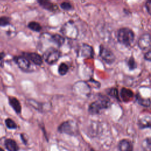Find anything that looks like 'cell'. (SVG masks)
<instances>
[{
  "label": "cell",
  "instance_id": "obj_31",
  "mask_svg": "<svg viewBox=\"0 0 151 151\" xmlns=\"http://www.w3.org/2000/svg\"><path fill=\"white\" fill-rule=\"evenodd\" d=\"M5 57V53L2 52H0V61H2L4 58Z\"/></svg>",
  "mask_w": 151,
  "mask_h": 151
},
{
  "label": "cell",
  "instance_id": "obj_29",
  "mask_svg": "<svg viewBox=\"0 0 151 151\" xmlns=\"http://www.w3.org/2000/svg\"><path fill=\"white\" fill-rule=\"evenodd\" d=\"M146 6H147V9L148 11H149V12L150 13V14H151V1L147 2V5H146Z\"/></svg>",
  "mask_w": 151,
  "mask_h": 151
},
{
  "label": "cell",
  "instance_id": "obj_26",
  "mask_svg": "<svg viewBox=\"0 0 151 151\" xmlns=\"http://www.w3.org/2000/svg\"><path fill=\"white\" fill-rule=\"evenodd\" d=\"M10 23V18L8 17H0V27L6 26Z\"/></svg>",
  "mask_w": 151,
  "mask_h": 151
},
{
  "label": "cell",
  "instance_id": "obj_11",
  "mask_svg": "<svg viewBox=\"0 0 151 151\" xmlns=\"http://www.w3.org/2000/svg\"><path fill=\"white\" fill-rule=\"evenodd\" d=\"M79 51L81 56L86 58H91L94 55L93 48L90 45L86 44H82Z\"/></svg>",
  "mask_w": 151,
  "mask_h": 151
},
{
  "label": "cell",
  "instance_id": "obj_5",
  "mask_svg": "<svg viewBox=\"0 0 151 151\" xmlns=\"http://www.w3.org/2000/svg\"><path fill=\"white\" fill-rule=\"evenodd\" d=\"M99 55L101 59L108 64H113L116 60V57L114 53L110 50L106 48L103 45L100 46Z\"/></svg>",
  "mask_w": 151,
  "mask_h": 151
},
{
  "label": "cell",
  "instance_id": "obj_4",
  "mask_svg": "<svg viewBox=\"0 0 151 151\" xmlns=\"http://www.w3.org/2000/svg\"><path fill=\"white\" fill-rule=\"evenodd\" d=\"M60 57V52L52 47L46 50L43 54V59L48 64H53L56 63Z\"/></svg>",
  "mask_w": 151,
  "mask_h": 151
},
{
  "label": "cell",
  "instance_id": "obj_24",
  "mask_svg": "<svg viewBox=\"0 0 151 151\" xmlns=\"http://www.w3.org/2000/svg\"><path fill=\"white\" fill-rule=\"evenodd\" d=\"M127 64L129 70H133L137 67V64L134 60V58L132 56L128 59Z\"/></svg>",
  "mask_w": 151,
  "mask_h": 151
},
{
  "label": "cell",
  "instance_id": "obj_32",
  "mask_svg": "<svg viewBox=\"0 0 151 151\" xmlns=\"http://www.w3.org/2000/svg\"><path fill=\"white\" fill-rule=\"evenodd\" d=\"M0 151H4V150L2 148H1V147H0Z\"/></svg>",
  "mask_w": 151,
  "mask_h": 151
},
{
  "label": "cell",
  "instance_id": "obj_10",
  "mask_svg": "<svg viewBox=\"0 0 151 151\" xmlns=\"http://www.w3.org/2000/svg\"><path fill=\"white\" fill-rule=\"evenodd\" d=\"M23 56L35 65H40L42 63L43 58L36 52H24L23 53Z\"/></svg>",
  "mask_w": 151,
  "mask_h": 151
},
{
  "label": "cell",
  "instance_id": "obj_2",
  "mask_svg": "<svg viewBox=\"0 0 151 151\" xmlns=\"http://www.w3.org/2000/svg\"><path fill=\"white\" fill-rule=\"evenodd\" d=\"M117 38L120 44L126 47L130 46L134 40V33L131 29L123 27L118 30Z\"/></svg>",
  "mask_w": 151,
  "mask_h": 151
},
{
  "label": "cell",
  "instance_id": "obj_30",
  "mask_svg": "<svg viewBox=\"0 0 151 151\" xmlns=\"http://www.w3.org/2000/svg\"><path fill=\"white\" fill-rule=\"evenodd\" d=\"M24 134H21V139H22V142H23V143H24V144H27V139H25V138L24 137Z\"/></svg>",
  "mask_w": 151,
  "mask_h": 151
},
{
  "label": "cell",
  "instance_id": "obj_8",
  "mask_svg": "<svg viewBox=\"0 0 151 151\" xmlns=\"http://www.w3.org/2000/svg\"><path fill=\"white\" fill-rule=\"evenodd\" d=\"M14 61L21 70L24 71H28L31 70V63L24 56H19L14 58Z\"/></svg>",
  "mask_w": 151,
  "mask_h": 151
},
{
  "label": "cell",
  "instance_id": "obj_21",
  "mask_svg": "<svg viewBox=\"0 0 151 151\" xmlns=\"http://www.w3.org/2000/svg\"><path fill=\"white\" fill-rule=\"evenodd\" d=\"M28 27L30 29H31L34 31H36V32H39L42 29L41 25L38 22H35V21L30 22L28 25Z\"/></svg>",
  "mask_w": 151,
  "mask_h": 151
},
{
  "label": "cell",
  "instance_id": "obj_27",
  "mask_svg": "<svg viewBox=\"0 0 151 151\" xmlns=\"http://www.w3.org/2000/svg\"><path fill=\"white\" fill-rule=\"evenodd\" d=\"M60 6L61 8L64 9V10H65V11H68V10H70L73 8L72 7V5H71L70 3L69 2H63L60 5Z\"/></svg>",
  "mask_w": 151,
  "mask_h": 151
},
{
  "label": "cell",
  "instance_id": "obj_19",
  "mask_svg": "<svg viewBox=\"0 0 151 151\" xmlns=\"http://www.w3.org/2000/svg\"><path fill=\"white\" fill-rule=\"evenodd\" d=\"M51 40L57 45L61 46L64 42V38L58 34H54L51 36Z\"/></svg>",
  "mask_w": 151,
  "mask_h": 151
},
{
  "label": "cell",
  "instance_id": "obj_15",
  "mask_svg": "<svg viewBox=\"0 0 151 151\" xmlns=\"http://www.w3.org/2000/svg\"><path fill=\"white\" fill-rule=\"evenodd\" d=\"M4 145L8 151H18L19 149L17 142L12 139H5Z\"/></svg>",
  "mask_w": 151,
  "mask_h": 151
},
{
  "label": "cell",
  "instance_id": "obj_9",
  "mask_svg": "<svg viewBox=\"0 0 151 151\" xmlns=\"http://www.w3.org/2000/svg\"><path fill=\"white\" fill-rule=\"evenodd\" d=\"M117 147L119 151H133V143L127 139L120 140L118 143Z\"/></svg>",
  "mask_w": 151,
  "mask_h": 151
},
{
  "label": "cell",
  "instance_id": "obj_28",
  "mask_svg": "<svg viewBox=\"0 0 151 151\" xmlns=\"http://www.w3.org/2000/svg\"><path fill=\"white\" fill-rule=\"evenodd\" d=\"M144 58L147 61H151V50L147 51L144 55Z\"/></svg>",
  "mask_w": 151,
  "mask_h": 151
},
{
  "label": "cell",
  "instance_id": "obj_23",
  "mask_svg": "<svg viewBox=\"0 0 151 151\" xmlns=\"http://www.w3.org/2000/svg\"><path fill=\"white\" fill-rule=\"evenodd\" d=\"M5 125L9 129H16L17 128V124L15 122L10 118H7L5 120Z\"/></svg>",
  "mask_w": 151,
  "mask_h": 151
},
{
  "label": "cell",
  "instance_id": "obj_22",
  "mask_svg": "<svg viewBox=\"0 0 151 151\" xmlns=\"http://www.w3.org/2000/svg\"><path fill=\"white\" fill-rule=\"evenodd\" d=\"M58 73L61 76H64L67 74L68 71V66L64 63H61L58 67Z\"/></svg>",
  "mask_w": 151,
  "mask_h": 151
},
{
  "label": "cell",
  "instance_id": "obj_17",
  "mask_svg": "<svg viewBox=\"0 0 151 151\" xmlns=\"http://www.w3.org/2000/svg\"><path fill=\"white\" fill-rule=\"evenodd\" d=\"M136 100L139 105L143 107H147L151 105V100L149 99L143 98L139 93L136 94Z\"/></svg>",
  "mask_w": 151,
  "mask_h": 151
},
{
  "label": "cell",
  "instance_id": "obj_6",
  "mask_svg": "<svg viewBox=\"0 0 151 151\" xmlns=\"http://www.w3.org/2000/svg\"><path fill=\"white\" fill-rule=\"evenodd\" d=\"M137 44L142 50H151V34L148 33L142 34L138 40Z\"/></svg>",
  "mask_w": 151,
  "mask_h": 151
},
{
  "label": "cell",
  "instance_id": "obj_13",
  "mask_svg": "<svg viewBox=\"0 0 151 151\" xmlns=\"http://www.w3.org/2000/svg\"><path fill=\"white\" fill-rule=\"evenodd\" d=\"M38 4L46 10L55 12L58 9V6L50 0H38Z\"/></svg>",
  "mask_w": 151,
  "mask_h": 151
},
{
  "label": "cell",
  "instance_id": "obj_12",
  "mask_svg": "<svg viewBox=\"0 0 151 151\" xmlns=\"http://www.w3.org/2000/svg\"><path fill=\"white\" fill-rule=\"evenodd\" d=\"M120 96L122 100L124 102H129L133 98L134 94L131 90L125 87H123L121 89Z\"/></svg>",
  "mask_w": 151,
  "mask_h": 151
},
{
  "label": "cell",
  "instance_id": "obj_16",
  "mask_svg": "<svg viewBox=\"0 0 151 151\" xmlns=\"http://www.w3.org/2000/svg\"><path fill=\"white\" fill-rule=\"evenodd\" d=\"M138 126L140 129L151 128V117L145 116L139 119L138 121Z\"/></svg>",
  "mask_w": 151,
  "mask_h": 151
},
{
  "label": "cell",
  "instance_id": "obj_33",
  "mask_svg": "<svg viewBox=\"0 0 151 151\" xmlns=\"http://www.w3.org/2000/svg\"><path fill=\"white\" fill-rule=\"evenodd\" d=\"M90 151H96V150H94L93 149L91 148V149H90Z\"/></svg>",
  "mask_w": 151,
  "mask_h": 151
},
{
  "label": "cell",
  "instance_id": "obj_1",
  "mask_svg": "<svg viewBox=\"0 0 151 151\" xmlns=\"http://www.w3.org/2000/svg\"><path fill=\"white\" fill-rule=\"evenodd\" d=\"M111 104L110 99L105 96L100 95L98 99L92 102L88 106V111L94 115L100 114L102 110L108 109Z\"/></svg>",
  "mask_w": 151,
  "mask_h": 151
},
{
  "label": "cell",
  "instance_id": "obj_18",
  "mask_svg": "<svg viewBox=\"0 0 151 151\" xmlns=\"http://www.w3.org/2000/svg\"><path fill=\"white\" fill-rule=\"evenodd\" d=\"M142 151H151V137L145 138L141 144Z\"/></svg>",
  "mask_w": 151,
  "mask_h": 151
},
{
  "label": "cell",
  "instance_id": "obj_14",
  "mask_svg": "<svg viewBox=\"0 0 151 151\" xmlns=\"http://www.w3.org/2000/svg\"><path fill=\"white\" fill-rule=\"evenodd\" d=\"M8 101H9V105L11 106L13 110L15 111V113L17 114L21 113L22 107L19 100L17 98L11 96V97H9Z\"/></svg>",
  "mask_w": 151,
  "mask_h": 151
},
{
  "label": "cell",
  "instance_id": "obj_3",
  "mask_svg": "<svg viewBox=\"0 0 151 151\" xmlns=\"http://www.w3.org/2000/svg\"><path fill=\"white\" fill-rule=\"evenodd\" d=\"M58 131L61 133L76 136L78 133V127L74 121L68 120L63 122L59 125L58 127Z\"/></svg>",
  "mask_w": 151,
  "mask_h": 151
},
{
  "label": "cell",
  "instance_id": "obj_20",
  "mask_svg": "<svg viewBox=\"0 0 151 151\" xmlns=\"http://www.w3.org/2000/svg\"><path fill=\"white\" fill-rule=\"evenodd\" d=\"M29 104L32 106L34 108H35V109L38 110L39 111H43L42 110L44 109H43V104L42 103H40L39 102H37V101H35V100H31V99H29L28 100Z\"/></svg>",
  "mask_w": 151,
  "mask_h": 151
},
{
  "label": "cell",
  "instance_id": "obj_7",
  "mask_svg": "<svg viewBox=\"0 0 151 151\" xmlns=\"http://www.w3.org/2000/svg\"><path fill=\"white\" fill-rule=\"evenodd\" d=\"M62 32L70 38H75L77 36V29L73 24L70 22H68L63 25Z\"/></svg>",
  "mask_w": 151,
  "mask_h": 151
},
{
  "label": "cell",
  "instance_id": "obj_25",
  "mask_svg": "<svg viewBox=\"0 0 151 151\" xmlns=\"http://www.w3.org/2000/svg\"><path fill=\"white\" fill-rule=\"evenodd\" d=\"M108 94L110 96H111L112 97H114V99L118 100L119 101H120V98L119 96V93H118V90L116 88H111L108 91Z\"/></svg>",
  "mask_w": 151,
  "mask_h": 151
}]
</instances>
